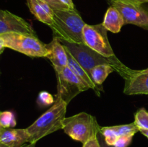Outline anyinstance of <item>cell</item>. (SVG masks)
Returning <instances> with one entry per match:
<instances>
[{
  "instance_id": "cell-1",
  "label": "cell",
  "mask_w": 148,
  "mask_h": 147,
  "mask_svg": "<svg viewBox=\"0 0 148 147\" xmlns=\"http://www.w3.org/2000/svg\"><path fill=\"white\" fill-rule=\"evenodd\" d=\"M60 41L74 59L90 75L91 69L95 66L101 64H108L111 65L114 71L119 74L124 79H127L131 76L132 69L123 64L118 59H108L84 43H72L62 40Z\"/></svg>"
},
{
  "instance_id": "cell-2",
  "label": "cell",
  "mask_w": 148,
  "mask_h": 147,
  "mask_svg": "<svg viewBox=\"0 0 148 147\" xmlns=\"http://www.w3.org/2000/svg\"><path fill=\"white\" fill-rule=\"evenodd\" d=\"M56 97V100L51 107L26 128L30 135L29 144H36L43 137L63 128L68 104L60 97Z\"/></svg>"
},
{
  "instance_id": "cell-3",
  "label": "cell",
  "mask_w": 148,
  "mask_h": 147,
  "mask_svg": "<svg viewBox=\"0 0 148 147\" xmlns=\"http://www.w3.org/2000/svg\"><path fill=\"white\" fill-rule=\"evenodd\" d=\"M53 22L50 27L53 36L72 43H84L82 30L86 23L76 10H53Z\"/></svg>"
},
{
  "instance_id": "cell-4",
  "label": "cell",
  "mask_w": 148,
  "mask_h": 147,
  "mask_svg": "<svg viewBox=\"0 0 148 147\" xmlns=\"http://www.w3.org/2000/svg\"><path fill=\"white\" fill-rule=\"evenodd\" d=\"M62 129L71 138L84 144L90 139L97 136L101 126L98 125L95 117L82 112L65 118Z\"/></svg>"
},
{
  "instance_id": "cell-5",
  "label": "cell",
  "mask_w": 148,
  "mask_h": 147,
  "mask_svg": "<svg viewBox=\"0 0 148 147\" xmlns=\"http://www.w3.org/2000/svg\"><path fill=\"white\" fill-rule=\"evenodd\" d=\"M5 48L32 58H47L49 51L46 44L33 35L20 33H6L0 35Z\"/></svg>"
},
{
  "instance_id": "cell-6",
  "label": "cell",
  "mask_w": 148,
  "mask_h": 147,
  "mask_svg": "<svg viewBox=\"0 0 148 147\" xmlns=\"http://www.w3.org/2000/svg\"><path fill=\"white\" fill-rule=\"evenodd\" d=\"M108 30L102 23L86 24L82 30L84 44L108 59H117L108 38Z\"/></svg>"
},
{
  "instance_id": "cell-7",
  "label": "cell",
  "mask_w": 148,
  "mask_h": 147,
  "mask_svg": "<svg viewBox=\"0 0 148 147\" xmlns=\"http://www.w3.org/2000/svg\"><path fill=\"white\" fill-rule=\"evenodd\" d=\"M57 79V94L69 104L77 95L90 89L87 86L68 66L62 70L56 72Z\"/></svg>"
},
{
  "instance_id": "cell-8",
  "label": "cell",
  "mask_w": 148,
  "mask_h": 147,
  "mask_svg": "<svg viewBox=\"0 0 148 147\" xmlns=\"http://www.w3.org/2000/svg\"><path fill=\"white\" fill-rule=\"evenodd\" d=\"M111 6L119 10L124 18V24H132L148 30V9L143 4L121 0H108Z\"/></svg>"
},
{
  "instance_id": "cell-9",
  "label": "cell",
  "mask_w": 148,
  "mask_h": 147,
  "mask_svg": "<svg viewBox=\"0 0 148 147\" xmlns=\"http://www.w3.org/2000/svg\"><path fill=\"white\" fill-rule=\"evenodd\" d=\"M20 33L36 35V31L22 17L7 10L0 9V35L6 33Z\"/></svg>"
},
{
  "instance_id": "cell-10",
  "label": "cell",
  "mask_w": 148,
  "mask_h": 147,
  "mask_svg": "<svg viewBox=\"0 0 148 147\" xmlns=\"http://www.w3.org/2000/svg\"><path fill=\"white\" fill-rule=\"evenodd\" d=\"M46 47L49 51L47 58L50 60L55 71H59L68 66L66 50L58 37L53 36L51 42L46 44Z\"/></svg>"
},
{
  "instance_id": "cell-11",
  "label": "cell",
  "mask_w": 148,
  "mask_h": 147,
  "mask_svg": "<svg viewBox=\"0 0 148 147\" xmlns=\"http://www.w3.org/2000/svg\"><path fill=\"white\" fill-rule=\"evenodd\" d=\"M124 93L127 95H148V73H140L132 69L131 76L125 79Z\"/></svg>"
},
{
  "instance_id": "cell-12",
  "label": "cell",
  "mask_w": 148,
  "mask_h": 147,
  "mask_svg": "<svg viewBox=\"0 0 148 147\" xmlns=\"http://www.w3.org/2000/svg\"><path fill=\"white\" fill-rule=\"evenodd\" d=\"M28 132L26 128H4L0 137V141L9 147H23L29 143Z\"/></svg>"
},
{
  "instance_id": "cell-13",
  "label": "cell",
  "mask_w": 148,
  "mask_h": 147,
  "mask_svg": "<svg viewBox=\"0 0 148 147\" xmlns=\"http://www.w3.org/2000/svg\"><path fill=\"white\" fill-rule=\"evenodd\" d=\"M68 56V67L72 70V71L90 89H92L99 94V92L102 91L101 88L98 87L93 82L90 75L82 68V66L75 60L71 53L66 50Z\"/></svg>"
},
{
  "instance_id": "cell-14",
  "label": "cell",
  "mask_w": 148,
  "mask_h": 147,
  "mask_svg": "<svg viewBox=\"0 0 148 147\" xmlns=\"http://www.w3.org/2000/svg\"><path fill=\"white\" fill-rule=\"evenodd\" d=\"M102 24L108 31L113 33H119L124 24V21L119 10L111 6L106 12Z\"/></svg>"
},
{
  "instance_id": "cell-15",
  "label": "cell",
  "mask_w": 148,
  "mask_h": 147,
  "mask_svg": "<svg viewBox=\"0 0 148 147\" xmlns=\"http://www.w3.org/2000/svg\"><path fill=\"white\" fill-rule=\"evenodd\" d=\"M114 71L112 66L108 64H101L92 68L90 71V76L94 83L99 88L103 89V84L108 75Z\"/></svg>"
},
{
  "instance_id": "cell-16",
  "label": "cell",
  "mask_w": 148,
  "mask_h": 147,
  "mask_svg": "<svg viewBox=\"0 0 148 147\" xmlns=\"http://www.w3.org/2000/svg\"><path fill=\"white\" fill-rule=\"evenodd\" d=\"M27 7L30 10V12L34 15V17L38 21L47 24L50 27L53 22V17H51L43 8L38 0H27Z\"/></svg>"
},
{
  "instance_id": "cell-17",
  "label": "cell",
  "mask_w": 148,
  "mask_h": 147,
  "mask_svg": "<svg viewBox=\"0 0 148 147\" xmlns=\"http://www.w3.org/2000/svg\"><path fill=\"white\" fill-rule=\"evenodd\" d=\"M109 127L117 138L119 136H123V135H132V136H134L137 132H139L138 128L136 126L134 122Z\"/></svg>"
},
{
  "instance_id": "cell-18",
  "label": "cell",
  "mask_w": 148,
  "mask_h": 147,
  "mask_svg": "<svg viewBox=\"0 0 148 147\" xmlns=\"http://www.w3.org/2000/svg\"><path fill=\"white\" fill-rule=\"evenodd\" d=\"M134 123L140 130H148V112L144 108H140L134 114Z\"/></svg>"
},
{
  "instance_id": "cell-19",
  "label": "cell",
  "mask_w": 148,
  "mask_h": 147,
  "mask_svg": "<svg viewBox=\"0 0 148 147\" xmlns=\"http://www.w3.org/2000/svg\"><path fill=\"white\" fill-rule=\"evenodd\" d=\"M0 123L4 128H13L17 125L15 115L11 111L0 112Z\"/></svg>"
},
{
  "instance_id": "cell-20",
  "label": "cell",
  "mask_w": 148,
  "mask_h": 147,
  "mask_svg": "<svg viewBox=\"0 0 148 147\" xmlns=\"http://www.w3.org/2000/svg\"><path fill=\"white\" fill-rule=\"evenodd\" d=\"M54 102L55 101L53 99V96L49 92L43 91L38 94L37 98V103L40 108L49 106V105L54 103Z\"/></svg>"
},
{
  "instance_id": "cell-21",
  "label": "cell",
  "mask_w": 148,
  "mask_h": 147,
  "mask_svg": "<svg viewBox=\"0 0 148 147\" xmlns=\"http://www.w3.org/2000/svg\"><path fill=\"white\" fill-rule=\"evenodd\" d=\"M132 135H123L117 138L115 144V147H128L131 144L133 139Z\"/></svg>"
},
{
  "instance_id": "cell-22",
  "label": "cell",
  "mask_w": 148,
  "mask_h": 147,
  "mask_svg": "<svg viewBox=\"0 0 148 147\" xmlns=\"http://www.w3.org/2000/svg\"><path fill=\"white\" fill-rule=\"evenodd\" d=\"M46 1L53 10H65V9H69L66 6L64 5L62 2H60L59 0H43Z\"/></svg>"
},
{
  "instance_id": "cell-23",
  "label": "cell",
  "mask_w": 148,
  "mask_h": 147,
  "mask_svg": "<svg viewBox=\"0 0 148 147\" xmlns=\"http://www.w3.org/2000/svg\"><path fill=\"white\" fill-rule=\"evenodd\" d=\"M82 145H83L82 147H101L97 136L91 138V139H90L89 141H87L85 144H82Z\"/></svg>"
},
{
  "instance_id": "cell-24",
  "label": "cell",
  "mask_w": 148,
  "mask_h": 147,
  "mask_svg": "<svg viewBox=\"0 0 148 147\" xmlns=\"http://www.w3.org/2000/svg\"><path fill=\"white\" fill-rule=\"evenodd\" d=\"M97 138H98V141H99L100 146L101 147H115L114 146H110L106 144V142L105 141V139H104L103 135H102V133L101 132H98V133L97 134Z\"/></svg>"
},
{
  "instance_id": "cell-25",
  "label": "cell",
  "mask_w": 148,
  "mask_h": 147,
  "mask_svg": "<svg viewBox=\"0 0 148 147\" xmlns=\"http://www.w3.org/2000/svg\"><path fill=\"white\" fill-rule=\"evenodd\" d=\"M60 2H62L64 5L66 6L70 10H75V4H74L73 1L72 0H59Z\"/></svg>"
},
{
  "instance_id": "cell-26",
  "label": "cell",
  "mask_w": 148,
  "mask_h": 147,
  "mask_svg": "<svg viewBox=\"0 0 148 147\" xmlns=\"http://www.w3.org/2000/svg\"><path fill=\"white\" fill-rule=\"evenodd\" d=\"M121 1H127V2L134 3V4H143L145 3H148V0H121Z\"/></svg>"
},
{
  "instance_id": "cell-27",
  "label": "cell",
  "mask_w": 148,
  "mask_h": 147,
  "mask_svg": "<svg viewBox=\"0 0 148 147\" xmlns=\"http://www.w3.org/2000/svg\"><path fill=\"white\" fill-rule=\"evenodd\" d=\"M4 48H5V47H4V44H3L2 40H1V38L0 37V55L4 52Z\"/></svg>"
},
{
  "instance_id": "cell-28",
  "label": "cell",
  "mask_w": 148,
  "mask_h": 147,
  "mask_svg": "<svg viewBox=\"0 0 148 147\" xmlns=\"http://www.w3.org/2000/svg\"><path fill=\"white\" fill-rule=\"evenodd\" d=\"M140 132L148 138V130H140Z\"/></svg>"
},
{
  "instance_id": "cell-29",
  "label": "cell",
  "mask_w": 148,
  "mask_h": 147,
  "mask_svg": "<svg viewBox=\"0 0 148 147\" xmlns=\"http://www.w3.org/2000/svg\"><path fill=\"white\" fill-rule=\"evenodd\" d=\"M140 73H148V68L145 69H143V70H137Z\"/></svg>"
},
{
  "instance_id": "cell-30",
  "label": "cell",
  "mask_w": 148,
  "mask_h": 147,
  "mask_svg": "<svg viewBox=\"0 0 148 147\" xmlns=\"http://www.w3.org/2000/svg\"><path fill=\"white\" fill-rule=\"evenodd\" d=\"M0 147H9V146L6 145V144H4V143L1 142V141H0Z\"/></svg>"
},
{
  "instance_id": "cell-31",
  "label": "cell",
  "mask_w": 148,
  "mask_h": 147,
  "mask_svg": "<svg viewBox=\"0 0 148 147\" xmlns=\"http://www.w3.org/2000/svg\"><path fill=\"white\" fill-rule=\"evenodd\" d=\"M3 130H4V128H3V127L1 126V123H0V137H1V133H2Z\"/></svg>"
},
{
  "instance_id": "cell-32",
  "label": "cell",
  "mask_w": 148,
  "mask_h": 147,
  "mask_svg": "<svg viewBox=\"0 0 148 147\" xmlns=\"http://www.w3.org/2000/svg\"><path fill=\"white\" fill-rule=\"evenodd\" d=\"M0 74H1V71H0Z\"/></svg>"
},
{
  "instance_id": "cell-33",
  "label": "cell",
  "mask_w": 148,
  "mask_h": 147,
  "mask_svg": "<svg viewBox=\"0 0 148 147\" xmlns=\"http://www.w3.org/2000/svg\"></svg>"
}]
</instances>
